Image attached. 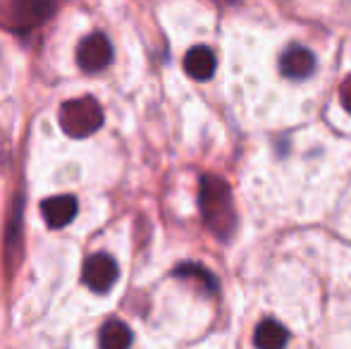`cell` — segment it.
<instances>
[{
	"label": "cell",
	"mask_w": 351,
	"mask_h": 349,
	"mask_svg": "<svg viewBox=\"0 0 351 349\" xmlns=\"http://www.w3.org/2000/svg\"><path fill=\"white\" fill-rule=\"evenodd\" d=\"M132 340H134V335H132L130 326L125 321L112 318L101 328L98 345H101V349H132Z\"/></svg>",
	"instance_id": "30bf717a"
},
{
	"label": "cell",
	"mask_w": 351,
	"mask_h": 349,
	"mask_svg": "<svg viewBox=\"0 0 351 349\" xmlns=\"http://www.w3.org/2000/svg\"><path fill=\"white\" fill-rule=\"evenodd\" d=\"M315 70V56L304 46H291L289 51L282 53L280 72L289 80H306Z\"/></svg>",
	"instance_id": "8992f818"
},
{
	"label": "cell",
	"mask_w": 351,
	"mask_h": 349,
	"mask_svg": "<svg viewBox=\"0 0 351 349\" xmlns=\"http://www.w3.org/2000/svg\"><path fill=\"white\" fill-rule=\"evenodd\" d=\"M58 0H0V27L12 34H29L56 14Z\"/></svg>",
	"instance_id": "7a4b0ae2"
},
{
	"label": "cell",
	"mask_w": 351,
	"mask_h": 349,
	"mask_svg": "<svg viewBox=\"0 0 351 349\" xmlns=\"http://www.w3.org/2000/svg\"><path fill=\"white\" fill-rule=\"evenodd\" d=\"M184 70H186V75H189L191 80H196V82L210 80L213 72H215V56H213L210 48L208 46L191 48V51L186 53V58H184Z\"/></svg>",
	"instance_id": "ba28073f"
},
{
	"label": "cell",
	"mask_w": 351,
	"mask_h": 349,
	"mask_svg": "<svg viewBox=\"0 0 351 349\" xmlns=\"http://www.w3.org/2000/svg\"><path fill=\"white\" fill-rule=\"evenodd\" d=\"M339 98H342L344 110L351 112V75L342 82V86H339Z\"/></svg>",
	"instance_id": "7c38bea8"
},
{
	"label": "cell",
	"mask_w": 351,
	"mask_h": 349,
	"mask_svg": "<svg viewBox=\"0 0 351 349\" xmlns=\"http://www.w3.org/2000/svg\"><path fill=\"white\" fill-rule=\"evenodd\" d=\"M175 275H177V278L199 280V282H204V289H208V292H215V289H217V280L213 278L208 270H206L204 265H199V263H182V265H177Z\"/></svg>",
	"instance_id": "8fae6325"
},
{
	"label": "cell",
	"mask_w": 351,
	"mask_h": 349,
	"mask_svg": "<svg viewBox=\"0 0 351 349\" xmlns=\"http://www.w3.org/2000/svg\"><path fill=\"white\" fill-rule=\"evenodd\" d=\"M117 275H120V268H117L115 258L108 256V254H93L84 263L82 280L91 292L106 294L117 282Z\"/></svg>",
	"instance_id": "5b68a950"
},
{
	"label": "cell",
	"mask_w": 351,
	"mask_h": 349,
	"mask_svg": "<svg viewBox=\"0 0 351 349\" xmlns=\"http://www.w3.org/2000/svg\"><path fill=\"white\" fill-rule=\"evenodd\" d=\"M287 342H289V333H287V328L275 321V318L261 321L254 333L256 349H285Z\"/></svg>",
	"instance_id": "9c48e42d"
},
{
	"label": "cell",
	"mask_w": 351,
	"mask_h": 349,
	"mask_svg": "<svg viewBox=\"0 0 351 349\" xmlns=\"http://www.w3.org/2000/svg\"><path fill=\"white\" fill-rule=\"evenodd\" d=\"M103 125V108L93 96L65 101L60 106V127L72 139H86Z\"/></svg>",
	"instance_id": "3957f363"
},
{
	"label": "cell",
	"mask_w": 351,
	"mask_h": 349,
	"mask_svg": "<svg viewBox=\"0 0 351 349\" xmlns=\"http://www.w3.org/2000/svg\"><path fill=\"white\" fill-rule=\"evenodd\" d=\"M77 199L70 194H60V196H51L41 204V213L46 218L48 228H65L77 218Z\"/></svg>",
	"instance_id": "52a82bcc"
},
{
	"label": "cell",
	"mask_w": 351,
	"mask_h": 349,
	"mask_svg": "<svg viewBox=\"0 0 351 349\" xmlns=\"http://www.w3.org/2000/svg\"><path fill=\"white\" fill-rule=\"evenodd\" d=\"M112 62V46L106 34H88L77 46V65L84 72H101Z\"/></svg>",
	"instance_id": "277c9868"
},
{
	"label": "cell",
	"mask_w": 351,
	"mask_h": 349,
	"mask_svg": "<svg viewBox=\"0 0 351 349\" xmlns=\"http://www.w3.org/2000/svg\"><path fill=\"white\" fill-rule=\"evenodd\" d=\"M199 206L206 228L217 239L227 242L237 230V210L232 201L230 184L215 175H204L199 186Z\"/></svg>",
	"instance_id": "6da1fadb"
}]
</instances>
